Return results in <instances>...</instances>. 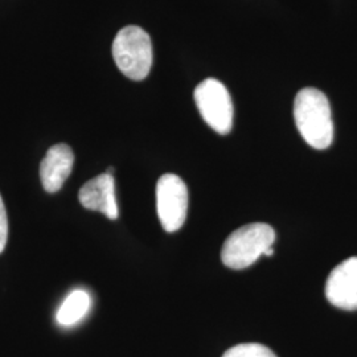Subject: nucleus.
<instances>
[{"label": "nucleus", "mask_w": 357, "mask_h": 357, "mask_svg": "<svg viewBox=\"0 0 357 357\" xmlns=\"http://www.w3.org/2000/svg\"><path fill=\"white\" fill-rule=\"evenodd\" d=\"M294 119L302 138L312 149L326 150L333 141L331 106L315 88L301 90L294 101Z\"/></svg>", "instance_id": "f257e3e1"}, {"label": "nucleus", "mask_w": 357, "mask_h": 357, "mask_svg": "<svg viewBox=\"0 0 357 357\" xmlns=\"http://www.w3.org/2000/svg\"><path fill=\"white\" fill-rule=\"evenodd\" d=\"M275 241V231L265 222H252L234 230L221 250L225 266L243 270L253 265L261 255H266Z\"/></svg>", "instance_id": "f03ea898"}, {"label": "nucleus", "mask_w": 357, "mask_h": 357, "mask_svg": "<svg viewBox=\"0 0 357 357\" xmlns=\"http://www.w3.org/2000/svg\"><path fill=\"white\" fill-rule=\"evenodd\" d=\"M113 59L118 69L132 81H143L153 66L151 38L141 26L122 28L113 41Z\"/></svg>", "instance_id": "7ed1b4c3"}, {"label": "nucleus", "mask_w": 357, "mask_h": 357, "mask_svg": "<svg viewBox=\"0 0 357 357\" xmlns=\"http://www.w3.org/2000/svg\"><path fill=\"white\" fill-rule=\"evenodd\" d=\"M193 97L206 125L220 135L229 134L234 107L227 86L216 78H206L196 86Z\"/></svg>", "instance_id": "20e7f679"}, {"label": "nucleus", "mask_w": 357, "mask_h": 357, "mask_svg": "<svg viewBox=\"0 0 357 357\" xmlns=\"http://www.w3.org/2000/svg\"><path fill=\"white\" fill-rule=\"evenodd\" d=\"M156 211L163 229L178 231L185 222L188 211V190L183 178L166 174L156 184Z\"/></svg>", "instance_id": "39448f33"}, {"label": "nucleus", "mask_w": 357, "mask_h": 357, "mask_svg": "<svg viewBox=\"0 0 357 357\" xmlns=\"http://www.w3.org/2000/svg\"><path fill=\"white\" fill-rule=\"evenodd\" d=\"M326 298L332 306L357 310V257H351L333 268L326 282Z\"/></svg>", "instance_id": "423d86ee"}, {"label": "nucleus", "mask_w": 357, "mask_h": 357, "mask_svg": "<svg viewBox=\"0 0 357 357\" xmlns=\"http://www.w3.org/2000/svg\"><path fill=\"white\" fill-rule=\"evenodd\" d=\"M73 166L75 153L68 144L59 143L52 146L40 165V178L44 190L48 193L60 191L66 178L70 176Z\"/></svg>", "instance_id": "0eeeda50"}, {"label": "nucleus", "mask_w": 357, "mask_h": 357, "mask_svg": "<svg viewBox=\"0 0 357 357\" xmlns=\"http://www.w3.org/2000/svg\"><path fill=\"white\" fill-rule=\"evenodd\" d=\"M78 200L85 209L101 212L110 220L118 218L114 176L107 172L84 184L78 193Z\"/></svg>", "instance_id": "6e6552de"}, {"label": "nucleus", "mask_w": 357, "mask_h": 357, "mask_svg": "<svg viewBox=\"0 0 357 357\" xmlns=\"http://www.w3.org/2000/svg\"><path fill=\"white\" fill-rule=\"evenodd\" d=\"M90 301L89 294L85 290H75L66 296L61 307L57 311V321L59 324L70 327L75 326L78 321L84 319L89 312Z\"/></svg>", "instance_id": "1a4fd4ad"}, {"label": "nucleus", "mask_w": 357, "mask_h": 357, "mask_svg": "<svg viewBox=\"0 0 357 357\" xmlns=\"http://www.w3.org/2000/svg\"><path fill=\"white\" fill-rule=\"evenodd\" d=\"M222 357H277L266 345L245 343L229 348Z\"/></svg>", "instance_id": "9d476101"}, {"label": "nucleus", "mask_w": 357, "mask_h": 357, "mask_svg": "<svg viewBox=\"0 0 357 357\" xmlns=\"http://www.w3.org/2000/svg\"><path fill=\"white\" fill-rule=\"evenodd\" d=\"M7 238H8V218H7L6 206L0 195V255L3 253L7 245Z\"/></svg>", "instance_id": "9b49d317"}]
</instances>
